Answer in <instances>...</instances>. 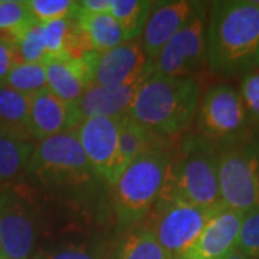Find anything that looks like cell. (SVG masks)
Here are the masks:
<instances>
[{"instance_id":"9a60e30c","label":"cell","mask_w":259,"mask_h":259,"mask_svg":"<svg viewBox=\"0 0 259 259\" xmlns=\"http://www.w3.org/2000/svg\"><path fill=\"white\" fill-rule=\"evenodd\" d=\"M202 2L193 0H173L156 2L150 13L141 42L150 62H153L167 42L192 19Z\"/></svg>"},{"instance_id":"e0dca14e","label":"cell","mask_w":259,"mask_h":259,"mask_svg":"<svg viewBox=\"0 0 259 259\" xmlns=\"http://www.w3.org/2000/svg\"><path fill=\"white\" fill-rule=\"evenodd\" d=\"M146 79L117 87H102L93 83L91 87H88V90L83 93L82 98L78 102L82 118L85 120L98 117L118 120L128 115L140 87Z\"/></svg>"},{"instance_id":"f1b7e54d","label":"cell","mask_w":259,"mask_h":259,"mask_svg":"<svg viewBox=\"0 0 259 259\" xmlns=\"http://www.w3.org/2000/svg\"><path fill=\"white\" fill-rule=\"evenodd\" d=\"M236 249L248 259H259V209L243 214Z\"/></svg>"},{"instance_id":"836d02e7","label":"cell","mask_w":259,"mask_h":259,"mask_svg":"<svg viewBox=\"0 0 259 259\" xmlns=\"http://www.w3.org/2000/svg\"><path fill=\"white\" fill-rule=\"evenodd\" d=\"M223 259H248V258H246L243 253H241L238 249H235V250H232L231 253H229L226 258H223Z\"/></svg>"},{"instance_id":"484cf974","label":"cell","mask_w":259,"mask_h":259,"mask_svg":"<svg viewBox=\"0 0 259 259\" xmlns=\"http://www.w3.org/2000/svg\"><path fill=\"white\" fill-rule=\"evenodd\" d=\"M75 18L76 15L71 19H61L42 25L47 58L68 56V47L75 29Z\"/></svg>"},{"instance_id":"d6986e66","label":"cell","mask_w":259,"mask_h":259,"mask_svg":"<svg viewBox=\"0 0 259 259\" xmlns=\"http://www.w3.org/2000/svg\"><path fill=\"white\" fill-rule=\"evenodd\" d=\"M0 134L32 140L30 98L8 85L0 87Z\"/></svg>"},{"instance_id":"2e32d148","label":"cell","mask_w":259,"mask_h":259,"mask_svg":"<svg viewBox=\"0 0 259 259\" xmlns=\"http://www.w3.org/2000/svg\"><path fill=\"white\" fill-rule=\"evenodd\" d=\"M243 214L225 204L221 206L193 245L176 259L226 258L232 250L236 249Z\"/></svg>"},{"instance_id":"5bb4252c","label":"cell","mask_w":259,"mask_h":259,"mask_svg":"<svg viewBox=\"0 0 259 259\" xmlns=\"http://www.w3.org/2000/svg\"><path fill=\"white\" fill-rule=\"evenodd\" d=\"M82 121L78 102L64 101L49 90L30 98V137L35 143L76 130Z\"/></svg>"},{"instance_id":"9c48e42d","label":"cell","mask_w":259,"mask_h":259,"mask_svg":"<svg viewBox=\"0 0 259 259\" xmlns=\"http://www.w3.org/2000/svg\"><path fill=\"white\" fill-rule=\"evenodd\" d=\"M209 6L202 2L200 8L183 28L171 37L158 56L151 62L153 74L163 76H194L207 66L206 29Z\"/></svg>"},{"instance_id":"f546056e","label":"cell","mask_w":259,"mask_h":259,"mask_svg":"<svg viewBox=\"0 0 259 259\" xmlns=\"http://www.w3.org/2000/svg\"><path fill=\"white\" fill-rule=\"evenodd\" d=\"M239 94L248 112L252 128H259V68L255 66L242 76Z\"/></svg>"},{"instance_id":"8992f818","label":"cell","mask_w":259,"mask_h":259,"mask_svg":"<svg viewBox=\"0 0 259 259\" xmlns=\"http://www.w3.org/2000/svg\"><path fill=\"white\" fill-rule=\"evenodd\" d=\"M193 122L194 136L219 151L253 130L239 90L225 82L212 85L203 94Z\"/></svg>"},{"instance_id":"d6a6232c","label":"cell","mask_w":259,"mask_h":259,"mask_svg":"<svg viewBox=\"0 0 259 259\" xmlns=\"http://www.w3.org/2000/svg\"><path fill=\"white\" fill-rule=\"evenodd\" d=\"M78 6L81 12L91 13V15L110 13L111 0H82V2H78Z\"/></svg>"},{"instance_id":"83f0119b","label":"cell","mask_w":259,"mask_h":259,"mask_svg":"<svg viewBox=\"0 0 259 259\" xmlns=\"http://www.w3.org/2000/svg\"><path fill=\"white\" fill-rule=\"evenodd\" d=\"M20 62H44L47 58V48L44 39V29L40 23H35L15 40Z\"/></svg>"},{"instance_id":"7a4b0ae2","label":"cell","mask_w":259,"mask_h":259,"mask_svg":"<svg viewBox=\"0 0 259 259\" xmlns=\"http://www.w3.org/2000/svg\"><path fill=\"white\" fill-rule=\"evenodd\" d=\"M202 93L196 76L151 74L140 87L130 118L168 143L186 133L196 118Z\"/></svg>"},{"instance_id":"52a82bcc","label":"cell","mask_w":259,"mask_h":259,"mask_svg":"<svg viewBox=\"0 0 259 259\" xmlns=\"http://www.w3.org/2000/svg\"><path fill=\"white\" fill-rule=\"evenodd\" d=\"M222 203L242 213L259 209V128L219 151Z\"/></svg>"},{"instance_id":"cb8c5ba5","label":"cell","mask_w":259,"mask_h":259,"mask_svg":"<svg viewBox=\"0 0 259 259\" xmlns=\"http://www.w3.org/2000/svg\"><path fill=\"white\" fill-rule=\"evenodd\" d=\"M5 85L32 98L48 90L45 65L44 62H18L10 71Z\"/></svg>"},{"instance_id":"4fadbf2b","label":"cell","mask_w":259,"mask_h":259,"mask_svg":"<svg viewBox=\"0 0 259 259\" xmlns=\"http://www.w3.org/2000/svg\"><path fill=\"white\" fill-rule=\"evenodd\" d=\"M98 52H88L82 58H47L44 61L47 71L48 90L61 100L76 104L83 93L94 83Z\"/></svg>"},{"instance_id":"8fae6325","label":"cell","mask_w":259,"mask_h":259,"mask_svg":"<svg viewBox=\"0 0 259 259\" xmlns=\"http://www.w3.org/2000/svg\"><path fill=\"white\" fill-rule=\"evenodd\" d=\"M120 118H85L76 128V136L87 161L98 180L107 186L117 183L122 173L118 147Z\"/></svg>"},{"instance_id":"3957f363","label":"cell","mask_w":259,"mask_h":259,"mask_svg":"<svg viewBox=\"0 0 259 259\" xmlns=\"http://www.w3.org/2000/svg\"><path fill=\"white\" fill-rule=\"evenodd\" d=\"M157 202H180L200 207L223 204L219 182V150L194 134L186 136L180 147L171 151Z\"/></svg>"},{"instance_id":"5b68a950","label":"cell","mask_w":259,"mask_h":259,"mask_svg":"<svg viewBox=\"0 0 259 259\" xmlns=\"http://www.w3.org/2000/svg\"><path fill=\"white\" fill-rule=\"evenodd\" d=\"M26 175L51 190L83 189L98 180L87 161L76 130L36 143Z\"/></svg>"},{"instance_id":"8d00e7d4","label":"cell","mask_w":259,"mask_h":259,"mask_svg":"<svg viewBox=\"0 0 259 259\" xmlns=\"http://www.w3.org/2000/svg\"><path fill=\"white\" fill-rule=\"evenodd\" d=\"M30 259H42V258H40L39 255H35V256H32V258H30Z\"/></svg>"},{"instance_id":"d590c367","label":"cell","mask_w":259,"mask_h":259,"mask_svg":"<svg viewBox=\"0 0 259 259\" xmlns=\"http://www.w3.org/2000/svg\"><path fill=\"white\" fill-rule=\"evenodd\" d=\"M255 66L259 68V51H258V55H256V62H255Z\"/></svg>"},{"instance_id":"ac0fdd59","label":"cell","mask_w":259,"mask_h":259,"mask_svg":"<svg viewBox=\"0 0 259 259\" xmlns=\"http://www.w3.org/2000/svg\"><path fill=\"white\" fill-rule=\"evenodd\" d=\"M76 23L94 52L102 54L125 42L124 32L111 13L91 15L78 10Z\"/></svg>"},{"instance_id":"1f68e13d","label":"cell","mask_w":259,"mask_h":259,"mask_svg":"<svg viewBox=\"0 0 259 259\" xmlns=\"http://www.w3.org/2000/svg\"><path fill=\"white\" fill-rule=\"evenodd\" d=\"M20 62L15 40L0 36V87L6 83L13 66Z\"/></svg>"},{"instance_id":"e575fe53","label":"cell","mask_w":259,"mask_h":259,"mask_svg":"<svg viewBox=\"0 0 259 259\" xmlns=\"http://www.w3.org/2000/svg\"><path fill=\"white\" fill-rule=\"evenodd\" d=\"M0 259H8L5 249H3V243H2V238H0Z\"/></svg>"},{"instance_id":"4dcf8cb0","label":"cell","mask_w":259,"mask_h":259,"mask_svg":"<svg viewBox=\"0 0 259 259\" xmlns=\"http://www.w3.org/2000/svg\"><path fill=\"white\" fill-rule=\"evenodd\" d=\"M42 259H104L102 248L91 243H64L39 253Z\"/></svg>"},{"instance_id":"30bf717a","label":"cell","mask_w":259,"mask_h":259,"mask_svg":"<svg viewBox=\"0 0 259 259\" xmlns=\"http://www.w3.org/2000/svg\"><path fill=\"white\" fill-rule=\"evenodd\" d=\"M39 226V207L26 190H0V238L8 259H30Z\"/></svg>"},{"instance_id":"6da1fadb","label":"cell","mask_w":259,"mask_h":259,"mask_svg":"<svg viewBox=\"0 0 259 259\" xmlns=\"http://www.w3.org/2000/svg\"><path fill=\"white\" fill-rule=\"evenodd\" d=\"M259 51V0H222L209 6L207 69L219 78L243 76Z\"/></svg>"},{"instance_id":"44dd1931","label":"cell","mask_w":259,"mask_h":259,"mask_svg":"<svg viewBox=\"0 0 259 259\" xmlns=\"http://www.w3.org/2000/svg\"><path fill=\"white\" fill-rule=\"evenodd\" d=\"M118 147H120L121 168L124 171L144 151L154 147H170V144L154 137L151 133L143 128L133 118L125 115L120 118Z\"/></svg>"},{"instance_id":"d4e9b609","label":"cell","mask_w":259,"mask_h":259,"mask_svg":"<svg viewBox=\"0 0 259 259\" xmlns=\"http://www.w3.org/2000/svg\"><path fill=\"white\" fill-rule=\"evenodd\" d=\"M35 23L26 0H0V36L16 40Z\"/></svg>"},{"instance_id":"ba28073f","label":"cell","mask_w":259,"mask_h":259,"mask_svg":"<svg viewBox=\"0 0 259 259\" xmlns=\"http://www.w3.org/2000/svg\"><path fill=\"white\" fill-rule=\"evenodd\" d=\"M221 206L200 207L180 202H157L144 219L147 221L144 226L154 233L158 243L176 259L193 245Z\"/></svg>"},{"instance_id":"603a6c76","label":"cell","mask_w":259,"mask_h":259,"mask_svg":"<svg viewBox=\"0 0 259 259\" xmlns=\"http://www.w3.org/2000/svg\"><path fill=\"white\" fill-rule=\"evenodd\" d=\"M154 2L148 0H111V13L124 32L125 40L141 39Z\"/></svg>"},{"instance_id":"ffe728a7","label":"cell","mask_w":259,"mask_h":259,"mask_svg":"<svg viewBox=\"0 0 259 259\" xmlns=\"http://www.w3.org/2000/svg\"><path fill=\"white\" fill-rule=\"evenodd\" d=\"M35 141L0 134V190L26 173Z\"/></svg>"},{"instance_id":"4316f807","label":"cell","mask_w":259,"mask_h":259,"mask_svg":"<svg viewBox=\"0 0 259 259\" xmlns=\"http://www.w3.org/2000/svg\"><path fill=\"white\" fill-rule=\"evenodd\" d=\"M29 12L36 23H49L61 19H71L78 13V2L74 0H26Z\"/></svg>"},{"instance_id":"277c9868","label":"cell","mask_w":259,"mask_h":259,"mask_svg":"<svg viewBox=\"0 0 259 259\" xmlns=\"http://www.w3.org/2000/svg\"><path fill=\"white\" fill-rule=\"evenodd\" d=\"M170 158V147L150 148L121 173L111 187L118 233L131 231L150 214L158 199Z\"/></svg>"},{"instance_id":"7402d4cb","label":"cell","mask_w":259,"mask_h":259,"mask_svg":"<svg viewBox=\"0 0 259 259\" xmlns=\"http://www.w3.org/2000/svg\"><path fill=\"white\" fill-rule=\"evenodd\" d=\"M114 259H173L156 239L154 233L139 225L125 232Z\"/></svg>"},{"instance_id":"7c38bea8","label":"cell","mask_w":259,"mask_h":259,"mask_svg":"<svg viewBox=\"0 0 259 259\" xmlns=\"http://www.w3.org/2000/svg\"><path fill=\"white\" fill-rule=\"evenodd\" d=\"M153 74V66L141 39L125 40L118 47L98 54L94 83L117 87L143 81Z\"/></svg>"}]
</instances>
